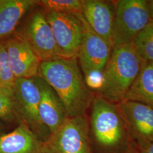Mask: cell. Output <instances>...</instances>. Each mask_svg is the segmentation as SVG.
<instances>
[{"label": "cell", "mask_w": 153, "mask_h": 153, "mask_svg": "<svg viewBox=\"0 0 153 153\" xmlns=\"http://www.w3.org/2000/svg\"><path fill=\"white\" fill-rule=\"evenodd\" d=\"M16 78H33L39 76L41 61L27 42L18 35L4 44Z\"/></svg>", "instance_id": "8fae6325"}, {"label": "cell", "mask_w": 153, "mask_h": 153, "mask_svg": "<svg viewBox=\"0 0 153 153\" xmlns=\"http://www.w3.org/2000/svg\"><path fill=\"white\" fill-rule=\"evenodd\" d=\"M131 44L142 60L153 62V20L137 34Z\"/></svg>", "instance_id": "ac0fdd59"}, {"label": "cell", "mask_w": 153, "mask_h": 153, "mask_svg": "<svg viewBox=\"0 0 153 153\" xmlns=\"http://www.w3.org/2000/svg\"><path fill=\"white\" fill-rule=\"evenodd\" d=\"M83 75L88 88L95 95L97 94L104 84V71H91L84 73Z\"/></svg>", "instance_id": "44dd1931"}, {"label": "cell", "mask_w": 153, "mask_h": 153, "mask_svg": "<svg viewBox=\"0 0 153 153\" xmlns=\"http://www.w3.org/2000/svg\"><path fill=\"white\" fill-rule=\"evenodd\" d=\"M1 130H2V128H1V126L0 125V132L1 131Z\"/></svg>", "instance_id": "d4e9b609"}, {"label": "cell", "mask_w": 153, "mask_h": 153, "mask_svg": "<svg viewBox=\"0 0 153 153\" xmlns=\"http://www.w3.org/2000/svg\"><path fill=\"white\" fill-rule=\"evenodd\" d=\"M124 100L136 101L153 107V62L143 61L140 71Z\"/></svg>", "instance_id": "2e32d148"}, {"label": "cell", "mask_w": 153, "mask_h": 153, "mask_svg": "<svg viewBox=\"0 0 153 153\" xmlns=\"http://www.w3.org/2000/svg\"><path fill=\"white\" fill-rule=\"evenodd\" d=\"M0 120L11 125L19 126L22 123L19 116L13 90L0 87Z\"/></svg>", "instance_id": "e0dca14e"}, {"label": "cell", "mask_w": 153, "mask_h": 153, "mask_svg": "<svg viewBox=\"0 0 153 153\" xmlns=\"http://www.w3.org/2000/svg\"><path fill=\"white\" fill-rule=\"evenodd\" d=\"M0 153H46L42 141L26 124L0 135Z\"/></svg>", "instance_id": "5bb4252c"}, {"label": "cell", "mask_w": 153, "mask_h": 153, "mask_svg": "<svg viewBox=\"0 0 153 153\" xmlns=\"http://www.w3.org/2000/svg\"><path fill=\"white\" fill-rule=\"evenodd\" d=\"M40 92L39 112L51 135L57 131L68 117L65 105L53 88L40 76L33 78Z\"/></svg>", "instance_id": "7c38bea8"}, {"label": "cell", "mask_w": 153, "mask_h": 153, "mask_svg": "<svg viewBox=\"0 0 153 153\" xmlns=\"http://www.w3.org/2000/svg\"><path fill=\"white\" fill-rule=\"evenodd\" d=\"M143 60L131 44L112 48L104 70V81L95 95L115 103H120L135 81Z\"/></svg>", "instance_id": "3957f363"}, {"label": "cell", "mask_w": 153, "mask_h": 153, "mask_svg": "<svg viewBox=\"0 0 153 153\" xmlns=\"http://www.w3.org/2000/svg\"><path fill=\"white\" fill-rule=\"evenodd\" d=\"M17 35L27 42L42 62L63 57L45 16L40 11L33 13Z\"/></svg>", "instance_id": "ba28073f"}, {"label": "cell", "mask_w": 153, "mask_h": 153, "mask_svg": "<svg viewBox=\"0 0 153 153\" xmlns=\"http://www.w3.org/2000/svg\"><path fill=\"white\" fill-rule=\"evenodd\" d=\"M151 19L145 0L115 1V13L112 32V48L132 41Z\"/></svg>", "instance_id": "277c9868"}, {"label": "cell", "mask_w": 153, "mask_h": 153, "mask_svg": "<svg viewBox=\"0 0 153 153\" xmlns=\"http://www.w3.org/2000/svg\"><path fill=\"white\" fill-rule=\"evenodd\" d=\"M118 103L131 141L139 151L153 141V107L133 100Z\"/></svg>", "instance_id": "9c48e42d"}, {"label": "cell", "mask_w": 153, "mask_h": 153, "mask_svg": "<svg viewBox=\"0 0 153 153\" xmlns=\"http://www.w3.org/2000/svg\"><path fill=\"white\" fill-rule=\"evenodd\" d=\"M16 79L5 47L4 44H0V87L13 90Z\"/></svg>", "instance_id": "ffe728a7"}, {"label": "cell", "mask_w": 153, "mask_h": 153, "mask_svg": "<svg viewBox=\"0 0 153 153\" xmlns=\"http://www.w3.org/2000/svg\"><path fill=\"white\" fill-rule=\"evenodd\" d=\"M37 4L33 0H0V40L10 36L23 16Z\"/></svg>", "instance_id": "9a60e30c"}, {"label": "cell", "mask_w": 153, "mask_h": 153, "mask_svg": "<svg viewBox=\"0 0 153 153\" xmlns=\"http://www.w3.org/2000/svg\"><path fill=\"white\" fill-rule=\"evenodd\" d=\"M37 4L42 6L46 13L82 14L81 0H42L37 1Z\"/></svg>", "instance_id": "d6986e66"}, {"label": "cell", "mask_w": 153, "mask_h": 153, "mask_svg": "<svg viewBox=\"0 0 153 153\" xmlns=\"http://www.w3.org/2000/svg\"><path fill=\"white\" fill-rule=\"evenodd\" d=\"M148 13L151 20H153V0L146 1Z\"/></svg>", "instance_id": "7402d4cb"}, {"label": "cell", "mask_w": 153, "mask_h": 153, "mask_svg": "<svg viewBox=\"0 0 153 153\" xmlns=\"http://www.w3.org/2000/svg\"><path fill=\"white\" fill-rule=\"evenodd\" d=\"M125 153H140L139 151L137 150V149L136 148H133L131 150L128 151L127 152H126Z\"/></svg>", "instance_id": "cb8c5ba5"}, {"label": "cell", "mask_w": 153, "mask_h": 153, "mask_svg": "<svg viewBox=\"0 0 153 153\" xmlns=\"http://www.w3.org/2000/svg\"><path fill=\"white\" fill-rule=\"evenodd\" d=\"M44 146L46 153H94L86 115L68 117Z\"/></svg>", "instance_id": "5b68a950"}, {"label": "cell", "mask_w": 153, "mask_h": 153, "mask_svg": "<svg viewBox=\"0 0 153 153\" xmlns=\"http://www.w3.org/2000/svg\"><path fill=\"white\" fill-rule=\"evenodd\" d=\"M83 24V36L77 55L78 64L83 74L91 71H103L109 60L112 47L93 31L84 18Z\"/></svg>", "instance_id": "30bf717a"}, {"label": "cell", "mask_w": 153, "mask_h": 153, "mask_svg": "<svg viewBox=\"0 0 153 153\" xmlns=\"http://www.w3.org/2000/svg\"><path fill=\"white\" fill-rule=\"evenodd\" d=\"M140 153H153V141L139 150Z\"/></svg>", "instance_id": "603a6c76"}, {"label": "cell", "mask_w": 153, "mask_h": 153, "mask_svg": "<svg viewBox=\"0 0 153 153\" xmlns=\"http://www.w3.org/2000/svg\"><path fill=\"white\" fill-rule=\"evenodd\" d=\"M82 16L95 33L112 47V32L115 2L102 0H82Z\"/></svg>", "instance_id": "4fadbf2b"}, {"label": "cell", "mask_w": 153, "mask_h": 153, "mask_svg": "<svg viewBox=\"0 0 153 153\" xmlns=\"http://www.w3.org/2000/svg\"><path fill=\"white\" fill-rule=\"evenodd\" d=\"M45 16L63 57L77 58L84 32L82 14L46 13Z\"/></svg>", "instance_id": "52a82bcc"}, {"label": "cell", "mask_w": 153, "mask_h": 153, "mask_svg": "<svg viewBox=\"0 0 153 153\" xmlns=\"http://www.w3.org/2000/svg\"><path fill=\"white\" fill-rule=\"evenodd\" d=\"M90 136L96 153H125L136 148L118 103L95 95L91 105Z\"/></svg>", "instance_id": "7a4b0ae2"}, {"label": "cell", "mask_w": 153, "mask_h": 153, "mask_svg": "<svg viewBox=\"0 0 153 153\" xmlns=\"http://www.w3.org/2000/svg\"><path fill=\"white\" fill-rule=\"evenodd\" d=\"M19 116L23 123L43 142L51 136V133L40 119L39 106L40 92L33 78H16L13 88Z\"/></svg>", "instance_id": "8992f818"}, {"label": "cell", "mask_w": 153, "mask_h": 153, "mask_svg": "<svg viewBox=\"0 0 153 153\" xmlns=\"http://www.w3.org/2000/svg\"><path fill=\"white\" fill-rule=\"evenodd\" d=\"M77 58L60 57L41 62L39 76L59 95L68 117L85 116L95 94L86 85Z\"/></svg>", "instance_id": "6da1fadb"}]
</instances>
